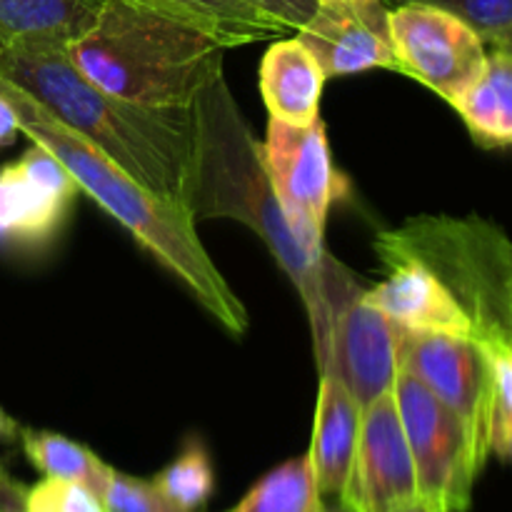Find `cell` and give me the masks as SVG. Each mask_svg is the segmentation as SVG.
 <instances>
[{
	"instance_id": "cell-20",
	"label": "cell",
	"mask_w": 512,
	"mask_h": 512,
	"mask_svg": "<svg viewBox=\"0 0 512 512\" xmlns=\"http://www.w3.org/2000/svg\"><path fill=\"white\" fill-rule=\"evenodd\" d=\"M228 512H328V503L318 493L310 458L305 453L263 475Z\"/></svg>"
},
{
	"instance_id": "cell-2",
	"label": "cell",
	"mask_w": 512,
	"mask_h": 512,
	"mask_svg": "<svg viewBox=\"0 0 512 512\" xmlns=\"http://www.w3.org/2000/svg\"><path fill=\"white\" fill-rule=\"evenodd\" d=\"M68 43L30 40L0 50V78L108 155L135 183L190 213L195 160L193 108H148L90 83Z\"/></svg>"
},
{
	"instance_id": "cell-22",
	"label": "cell",
	"mask_w": 512,
	"mask_h": 512,
	"mask_svg": "<svg viewBox=\"0 0 512 512\" xmlns=\"http://www.w3.org/2000/svg\"><path fill=\"white\" fill-rule=\"evenodd\" d=\"M443 8L468 23L485 45L503 43L512 35V0H403Z\"/></svg>"
},
{
	"instance_id": "cell-36",
	"label": "cell",
	"mask_w": 512,
	"mask_h": 512,
	"mask_svg": "<svg viewBox=\"0 0 512 512\" xmlns=\"http://www.w3.org/2000/svg\"><path fill=\"white\" fill-rule=\"evenodd\" d=\"M508 343H510V348H512V338H508Z\"/></svg>"
},
{
	"instance_id": "cell-18",
	"label": "cell",
	"mask_w": 512,
	"mask_h": 512,
	"mask_svg": "<svg viewBox=\"0 0 512 512\" xmlns=\"http://www.w3.org/2000/svg\"><path fill=\"white\" fill-rule=\"evenodd\" d=\"M148 3L160 5V8L200 25L210 35H215L225 48L260 43V40L290 33L283 23L260 13L258 8L243 3V0H148Z\"/></svg>"
},
{
	"instance_id": "cell-7",
	"label": "cell",
	"mask_w": 512,
	"mask_h": 512,
	"mask_svg": "<svg viewBox=\"0 0 512 512\" xmlns=\"http://www.w3.org/2000/svg\"><path fill=\"white\" fill-rule=\"evenodd\" d=\"M260 153L275 198L288 215L300 243L310 253L323 255L325 220L330 205L338 198V173L323 120L290 125L270 118Z\"/></svg>"
},
{
	"instance_id": "cell-13",
	"label": "cell",
	"mask_w": 512,
	"mask_h": 512,
	"mask_svg": "<svg viewBox=\"0 0 512 512\" xmlns=\"http://www.w3.org/2000/svg\"><path fill=\"white\" fill-rule=\"evenodd\" d=\"M378 253L388 265V278L373 290H365V300L370 305L383 310L403 330L475 338V325L468 310L433 273V268L408 250L395 248L380 238Z\"/></svg>"
},
{
	"instance_id": "cell-17",
	"label": "cell",
	"mask_w": 512,
	"mask_h": 512,
	"mask_svg": "<svg viewBox=\"0 0 512 512\" xmlns=\"http://www.w3.org/2000/svg\"><path fill=\"white\" fill-rule=\"evenodd\" d=\"M100 0H0V50L30 40L70 43L95 20Z\"/></svg>"
},
{
	"instance_id": "cell-23",
	"label": "cell",
	"mask_w": 512,
	"mask_h": 512,
	"mask_svg": "<svg viewBox=\"0 0 512 512\" xmlns=\"http://www.w3.org/2000/svg\"><path fill=\"white\" fill-rule=\"evenodd\" d=\"M23 512H105V508L85 485L43 478L23 493Z\"/></svg>"
},
{
	"instance_id": "cell-24",
	"label": "cell",
	"mask_w": 512,
	"mask_h": 512,
	"mask_svg": "<svg viewBox=\"0 0 512 512\" xmlns=\"http://www.w3.org/2000/svg\"><path fill=\"white\" fill-rule=\"evenodd\" d=\"M100 503L105 512H180L160 495L153 480L133 478L113 468L100 493Z\"/></svg>"
},
{
	"instance_id": "cell-21",
	"label": "cell",
	"mask_w": 512,
	"mask_h": 512,
	"mask_svg": "<svg viewBox=\"0 0 512 512\" xmlns=\"http://www.w3.org/2000/svg\"><path fill=\"white\" fill-rule=\"evenodd\" d=\"M153 485L180 512L203 510L215 490L213 460L205 445L198 438H190L178 458L155 475Z\"/></svg>"
},
{
	"instance_id": "cell-15",
	"label": "cell",
	"mask_w": 512,
	"mask_h": 512,
	"mask_svg": "<svg viewBox=\"0 0 512 512\" xmlns=\"http://www.w3.org/2000/svg\"><path fill=\"white\" fill-rule=\"evenodd\" d=\"M325 73L298 38L275 40L260 63V93L270 118L310 125L320 118Z\"/></svg>"
},
{
	"instance_id": "cell-8",
	"label": "cell",
	"mask_w": 512,
	"mask_h": 512,
	"mask_svg": "<svg viewBox=\"0 0 512 512\" xmlns=\"http://www.w3.org/2000/svg\"><path fill=\"white\" fill-rule=\"evenodd\" d=\"M400 73L458 103L488 60L483 38L453 13L425 3H400L388 13Z\"/></svg>"
},
{
	"instance_id": "cell-12",
	"label": "cell",
	"mask_w": 512,
	"mask_h": 512,
	"mask_svg": "<svg viewBox=\"0 0 512 512\" xmlns=\"http://www.w3.org/2000/svg\"><path fill=\"white\" fill-rule=\"evenodd\" d=\"M388 13L380 0L368 3L318 5L295 38L315 55L325 78L365 73V70H398Z\"/></svg>"
},
{
	"instance_id": "cell-1",
	"label": "cell",
	"mask_w": 512,
	"mask_h": 512,
	"mask_svg": "<svg viewBox=\"0 0 512 512\" xmlns=\"http://www.w3.org/2000/svg\"><path fill=\"white\" fill-rule=\"evenodd\" d=\"M195 160L190 215L230 218L248 225L283 268L308 310L318 370L325 365L330 330L340 308L363 293L358 280L328 253L315 255L300 243L288 215L280 208L263 153L253 130L245 123L223 70L208 80L193 103Z\"/></svg>"
},
{
	"instance_id": "cell-11",
	"label": "cell",
	"mask_w": 512,
	"mask_h": 512,
	"mask_svg": "<svg viewBox=\"0 0 512 512\" xmlns=\"http://www.w3.org/2000/svg\"><path fill=\"white\" fill-rule=\"evenodd\" d=\"M398 325L365 300V290L340 308L320 375L343 383L360 408L390 393L398 378Z\"/></svg>"
},
{
	"instance_id": "cell-34",
	"label": "cell",
	"mask_w": 512,
	"mask_h": 512,
	"mask_svg": "<svg viewBox=\"0 0 512 512\" xmlns=\"http://www.w3.org/2000/svg\"><path fill=\"white\" fill-rule=\"evenodd\" d=\"M328 512H350L348 508H345L343 503H340V500H335L333 505H328Z\"/></svg>"
},
{
	"instance_id": "cell-27",
	"label": "cell",
	"mask_w": 512,
	"mask_h": 512,
	"mask_svg": "<svg viewBox=\"0 0 512 512\" xmlns=\"http://www.w3.org/2000/svg\"><path fill=\"white\" fill-rule=\"evenodd\" d=\"M23 493L25 488L0 470V512H23Z\"/></svg>"
},
{
	"instance_id": "cell-33",
	"label": "cell",
	"mask_w": 512,
	"mask_h": 512,
	"mask_svg": "<svg viewBox=\"0 0 512 512\" xmlns=\"http://www.w3.org/2000/svg\"><path fill=\"white\" fill-rule=\"evenodd\" d=\"M318 5H330V3H368V0H315Z\"/></svg>"
},
{
	"instance_id": "cell-10",
	"label": "cell",
	"mask_w": 512,
	"mask_h": 512,
	"mask_svg": "<svg viewBox=\"0 0 512 512\" xmlns=\"http://www.w3.org/2000/svg\"><path fill=\"white\" fill-rule=\"evenodd\" d=\"M418 498L415 465L393 390L363 408L358 450L340 503L350 512H385Z\"/></svg>"
},
{
	"instance_id": "cell-31",
	"label": "cell",
	"mask_w": 512,
	"mask_h": 512,
	"mask_svg": "<svg viewBox=\"0 0 512 512\" xmlns=\"http://www.w3.org/2000/svg\"><path fill=\"white\" fill-rule=\"evenodd\" d=\"M385 512H428V505H425V500L413 498V500H405V503L393 505V508H388Z\"/></svg>"
},
{
	"instance_id": "cell-29",
	"label": "cell",
	"mask_w": 512,
	"mask_h": 512,
	"mask_svg": "<svg viewBox=\"0 0 512 512\" xmlns=\"http://www.w3.org/2000/svg\"><path fill=\"white\" fill-rule=\"evenodd\" d=\"M490 453L500 455L503 460L512 463V420L505 425H498L493 430V440H490Z\"/></svg>"
},
{
	"instance_id": "cell-28",
	"label": "cell",
	"mask_w": 512,
	"mask_h": 512,
	"mask_svg": "<svg viewBox=\"0 0 512 512\" xmlns=\"http://www.w3.org/2000/svg\"><path fill=\"white\" fill-rule=\"evenodd\" d=\"M18 133H23V130H20L18 118H15V113H13V108H10L8 100L0 95V148L13 143V140L18 138Z\"/></svg>"
},
{
	"instance_id": "cell-25",
	"label": "cell",
	"mask_w": 512,
	"mask_h": 512,
	"mask_svg": "<svg viewBox=\"0 0 512 512\" xmlns=\"http://www.w3.org/2000/svg\"><path fill=\"white\" fill-rule=\"evenodd\" d=\"M243 3L253 5L260 13L283 23L290 33H298L308 23L310 15L315 13V8H318L315 0H243Z\"/></svg>"
},
{
	"instance_id": "cell-19",
	"label": "cell",
	"mask_w": 512,
	"mask_h": 512,
	"mask_svg": "<svg viewBox=\"0 0 512 512\" xmlns=\"http://www.w3.org/2000/svg\"><path fill=\"white\" fill-rule=\"evenodd\" d=\"M20 445H23L25 458L38 468L45 478L70 480L93 490L100 498L108 480L110 465H105L93 450L75 440L65 438L60 433H48V430H20Z\"/></svg>"
},
{
	"instance_id": "cell-26",
	"label": "cell",
	"mask_w": 512,
	"mask_h": 512,
	"mask_svg": "<svg viewBox=\"0 0 512 512\" xmlns=\"http://www.w3.org/2000/svg\"><path fill=\"white\" fill-rule=\"evenodd\" d=\"M498 333L503 340L512 338V243L508 238H503V243H500Z\"/></svg>"
},
{
	"instance_id": "cell-3",
	"label": "cell",
	"mask_w": 512,
	"mask_h": 512,
	"mask_svg": "<svg viewBox=\"0 0 512 512\" xmlns=\"http://www.w3.org/2000/svg\"><path fill=\"white\" fill-rule=\"evenodd\" d=\"M0 95L13 108L23 135L48 148L68 168L80 190L110 218L118 220L140 248L170 270L220 328L230 335H243L248 330V310L200 243L195 218L188 210L148 193L108 155L65 128L5 78H0Z\"/></svg>"
},
{
	"instance_id": "cell-35",
	"label": "cell",
	"mask_w": 512,
	"mask_h": 512,
	"mask_svg": "<svg viewBox=\"0 0 512 512\" xmlns=\"http://www.w3.org/2000/svg\"><path fill=\"white\" fill-rule=\"evenodd\" d=\"M428 512H448L445 508H435V505H428Z\"/></svg>"
},
{
	"instance_id": "cell-16",
	"label": "cell",
	"mask_w": 512,
	"mask_h": 512,
	"mask_svg": "<svg viewBox=\"0 0 512 512\" xmlns=\"http://www.w3.org/2000/svg\"><path fill=\"white\" fill-rule=\"evenodd\" d=\"M483 148L512 145V55L493 48L480 78L453 105Z\"/></svg>"
},
{
	"instance_id": "cell-32",
	"label": "cell",
	"mask_w": 512,
	"mask_h": 512,
	"mask_svg": "<svg viewBox=\"0 0 512 512\" xmlns=\"http://www.w3.org/2000/svg\"><path fill=\"white\" fill-rule=\"evenodd\" d=\"M493 48H500V50H505V53H510V55H512V35H508V38H505L503 43L493 45Z\"/></svg>"
},
{
	"instance_id": "cell-14",
	"label": "cell",
	"mask_w": 512,
	"mask_h": 512,
	"mask_svg": "<svg viewBox=\"0 0 512 512\" xmlns=\"http://www.w3.org/2000/svg\"><path fill=\"white\" fill-rule=\"evenodd\" d=\"M363 408L333 375H320L310 468L323 498L338 500L348 485L360 438Z\"/></svg>"
},
{
	"instance_id": "cell-30",
	"label": "cell",
	"mask_w": 512,
	"mask_h": 512,
	"mask_svg": "<svg viewBox=\"0 0 512 512\" xmlns=\"http://www.w3.org/2000/svg\"><path fill=\"white\" fill-rule=\"evenodd\" d=\"M20 425L0 408V443H13V440L20 438Z\"/></svg>"
},
{
	"instance_id": "cell-6",
	"label": "cell",
	"mask_w": 512,
	"mask_h": 512,
	"mask_svg": "<svg viewBox=\"0 0 512 512\" xmlns=\"http://www.w3.org/2000/svg\"><path fill=\"white\" fill-rule=\"evenodd\" d=\"M393 395L413 455L418 498L448 512H465L480 468L470 453L463 423L405 370H398Z\"/></svg>"
},
{
	"instance_id": "cell-4",
	"label": "cell",
	"mask_w": 512,
	"mask_h": 512,
	"mask_svg": "<svg viewBox=\"0 0 512 512\" xmlns=\"http://www.w3.org/2000/svg\"><path fill=\"white\" fill-rule=\"evenodd\" d=\"M90 83L148 108H193L223 70L215 35L148 0H100L95 20L65 45Z\"/></svg>"
},
{
	"instance_id": "cell-9",
	"label": "cell",
	"mask_w": 512,
	"mask_h": 512,
	"mask_svg": "<svg viewBox=\"0 0 512 512\" xmlns=\"http://www.w3.org/2000/svg\"><path fill=\"white\" fill-rule=\"evenodd\" d=\"M83 193L63 163L33 143L18 160L0 168V248L38 253L68 223Z\"/></svg>"
},
{
	"instance_id": "cell-5",
	"label": "cell",
	"mask_w": 512,
	"mask_h": 512,
	"mask_svg": "<svg viewBox=\"0 0 512 512\" xmlns=\"http://www.w3.org/2000/svg\"><path fill=\"white\" fill-rule=\"evenodd\" d=\"M400 370L415 375L468 435L475 465L485 468L493 440V360L483 340L468 335L415 333L398 328Z\"/></svg>"
}]
</instances>
